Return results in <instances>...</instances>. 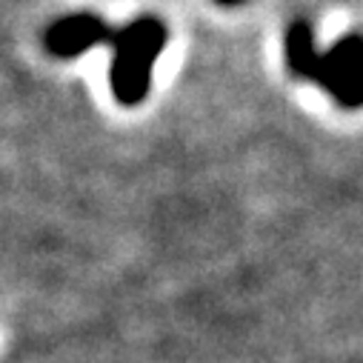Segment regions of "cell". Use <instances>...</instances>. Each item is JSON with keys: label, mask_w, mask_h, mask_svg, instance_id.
<instances>
[{"label": "cell", "mask_w": 363, "mask_h": 363, "mask_svg": "<svg viewBox=\"0 0 363 363\" xmlns=\"http://www.w3.org/2000/svg\"><path fill=\"white\" fill-rule=\"evenodd\" d=\"M166 26L157 18H138L121 29H112L104 46L115 49L109 66V83L115 101L123 106H138L152 83V66L166 46Z\"/></svg>", "instance_id": "cell-2"}, {"label": "cell", "mask_w": 363, "mask_h": 363, "mask_svg": "<svg viewBox=\"0 0 363 363\" xmlns=\"http://www.w3.org/2000/svg\"><path fill=\"white\" fill-rule=\"evenodd\" d=\"M284 55L289 72L315 80L343 106H363V38L346 35L329 46V52H318L315 35L306 21H295L284 38Z\"/></svg>", "instance_id": "cell-1"}, {"label": "cell", "mask_w": 363, "mask_h": 363, "mask_svg": "<svg viewBox=\"0 0 363 363\" xmlns=\"http://www.w3.org/2000/svg\"><path fill=\"white\" fill-rule=\"evenodd\" d=\"M112 26L92 15V12H77V15H66L60 21H55L49 29H46V49L55 55V57H77L89 49H95L101 43H106Z\"/></svg>", "instance_id": "cell-3"}, {"label": "cell", "mask_w": 363, "mask_h": 363, "mask_svg": "<svg viewBox=\"0 0 363 363\" xmlns=\"http://www.w3.org/2000/svg\"><path fill=\"white\" fill-rule=\"evenodd\" d=\"M215 4H220V6H238V4H243V0H215Z\"/></svg>", "instance_id": "cell-4"}]
</instances>
